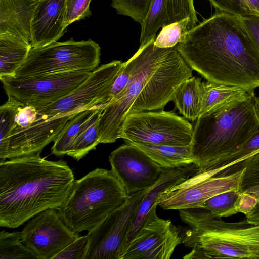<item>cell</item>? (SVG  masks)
I'll list each match as a JSON object with an SVG mask.
<instances>
[{
  "mask_svg": "<svg viewBox=\"0 0 259 259\" xmlns=\"http://www.w3.org/2000/svg\"><path fill=\"white\" fill-rule=\"evenodd\" d=\"M155 38L140 46L123 63L100 117V143L121 138L123 122L130 113L162 109L172 101L178 87L192 76V69L177 45L158 48L154 45Z\"/></svg>",
  "mask_w": 259,
  "mask_h": 259,
  "instance_id": "obj_1",
  "label": "cell"
},
{
  "mask_svg": "<svg viewBox=\"0 0 259 259\" xmlns=\"http://www.w3.org/2000/svg\"><path fill=\"white\" fill-rule=\"evenodd\" d=\"M177 48L208 81L247 92L259 87V48L240 17L216 13L192 28Z\"/></svg>",
  "mask_w": 259,
  "mask_h": 259,
  "instance_id": "obj_2",
  "label": "cell"
},
{
  "mask_svg": "<svg viewBox=\"0 0 259 259\" xmlns=\"http://www.w3.org/2000/svg\"><path fill=\"white\" fill-rule=\"evenodd\" d=\"M40 152L0 163V226L16 228L41 212L58 210L75 180L63 159L50 161Z\"/></svg>",
  "mask_w": 259,
  "mask_h": 259,
  "instance_id": "obj_3",
  "label": "cell"
},
{
  "mask_svg": "<svg viewBox=\"0 0 259 259\" xmlns=\"http://www.w3.org/2000/svg\"><path fill=\"white\" fill-rule=\"evenodd\" d=\"M199 208L179 210L189 227L180 234L182 243L191 248L185 259H259V225L246 219L229 223Z\"/></svg>",
  "mask_w": 259,
  "mask_h": 259,
  "instance_id": "obj_4",
  "label": "cell"
},
{
  "mask_svg": "<svg viewBox=\"0 0 259 259\" xmlns=\"http://www.w3.org/2000/svg\"><path fill=\"white\" fill-rule=\"evenodd\" d=\"M254 91L229 107L199 117L191 143L197 172L207 171L247 142L259 128Z\"/></svg>",
  "mask_w": 259,
  "mask_h": 259,
  "instance_id": "obj_5",
  "label": "cell"
},
{
  "mask_svg": "<svg viewBox=\"0 0 259 259\" xmlns=\"http://www.w3.org/2000/svg\"><path fill=\"white\" fill-rule=\"evenodd\" d=\"M129 196L111 170L97 168L75 181L67 200L57 210L65 224L79 234L94 228Z\"/></svg>",
  "mask_w": 259,
  "mask_h": 259,
  "instance_id": "obj_6",
  "label": "cell"
},
{
  "mask_svg": "<svg viewBox=\"0 0 259 259\" xmlns=\"http://www.w3.org/2000/svg\"><path fill=\"white\" fill-rule=\"evenodd\" d=\"M101 48L95 41H55L32 47L25 62L16 71L15 77L26 78L40 74L87 71L96 69L100 62Z\"/></svg>",
  "mask_w": 259,
  "mask_h": 259,
  "instance_id": "obj_7",
  "label": "cell"
},
{
  "mask_svg": "<svg viewBox=\"0 0 259 259\" xmlns=\"http://www.w3.org/2000/svg\"><path fill=\"white\" fill-rule=\"evenodd\" d=\"M193 131L188 121L172 112L139 111L126 116L121 138L151 144L185 146L191 144Z\"/></svg>",
  "mask_w": 259,
  "mask_h": 259,
  "instance_id": "obj_8",
  "label": "cell"
},
{
  "mask_svg": "<svg viewBox=\"0 0 259 259\" xmlns=\"http://www.w3.org/2000/svg\"><path fill=\"white\" fill-rule=\"evenodd\" d=\"M91 72L73 71L40 74L26 78L0 77L7 96L37 110L65 96L90 75Z\"/></svg>",
  "mask_w": 259,
  "mask_h": 259,
  "instance_id": "obj_9",
  "label": "cell"
},
{
  "mask_svg": "<svg viewBox=\"0 0 259 259\" xmlns=\"http://www.w3.org/2000/svg\"><path fill=\"white\" fill-rule=\"evenodd\" d=\"M149 188L130 195L123 204L88 231L84 259H120L132 222Z\"/></svg>",
  "mask_w": 259,
  "mask_h": 259,
  "instance_id": "obj_10",
  "label": "cell"
},
{
  "mask_svg": "<svg viewBox=\"0 0 259 259\" xmlns=\"http://www.w3.org/2000/svg\"><path fill=\"white\" fill-rule=\"evenodd\" d=\"M120 60L98 66L88 77L70 93L54 103L37 110L46 117L75 114L110 101L112 85L123 65Z\"/></svg>",
  "mask_w": 259,
  "mask_h": 259,
  "instance_id": "obj_11",
  "label": "cell"
},
{
  "mask_svg": "<svg viewBox=\"0 0 259 259\" xmlns=\"http://www.w3.org/2000/svg\"><path fill=\"white\" fill-rule=\"evenodd\" d=\"M243 169L222 176H213L208 171L196 172L162 194L158 206L167 210L198 208L213 196L232 190H239Z\"/></svg>",
  "mask_w": 259,
  "mask_h": 259,
  "instance_id": "obj_12",
  "label": "cell"
},
{
  "mask_svg": "<svg viewBox=\"0 0 259 259\" xmlns=\"http://www.w3.org/2000/svg\"><path fill=\"white\" fill-rule=\"evenodd\" d=\"M57 210H45L28 221L21 232V239L39 259L54 257L77 238L63 222Z\"/></svg>",
  "mask_w": 259,
  "mask_h": 259,
  "instance_id": "obj_13",
  "label": "cell"
},
{
  "mask_svg": "<svg viewBox=\"0 0 259 259\" xmlns=\"http://www.w3.org/2000/svg\"><path fill=\"white\" fill-rule=\"evenodd\" d=\"M109 160L111 170L128 195L152 185L163 168L142 150L126 143L114 150Z\"/></svg>",
  "mask_w": 259,
  "mask_h": 259,
  "instance_id": "obj_14",
  "label": "cell"
},
{
  "mask_svg": "<svg viewBox=\"0 0 259 259\" xmlns=\"http://www.w3.org/2000/svg\"><path fill=\"white\" fill-rule=\"evenodd\" d=\"M181 243L178 228L157 215L128 244L120 259H169Z\"/></svg>",
  "mask_w": 259,
  "mask_h": 259,
  "instance_id": "obj_15",
  "label": "cell"
},
{
  "mask_svg": "<svg viewBox=\"0 0 259 259\" xmlns=\"http://www.w3.org/2000/svg\"><path fill=\"white\" fill-rule=\"evenodd\" d=\"M76 114L53 117L38 114L36 120L29 125L15 126L9 137L7 158L41 152L48 144L55 141L67 122Z\"/></svg>",
  "mask_w": 259,
  "mask_h": 259,
  "instance_id": "obj_16",
  "label": "cell"
},
{
  "mask_svg": "<svg viewBox=\"0 0 259 259\" xmlns=\"http://www.w3.org/2000/svg\"><path fill=\"white\" fill-rule=\"evenodd\" d=\"M198 170L193 163L174 168H163L161 176L148 188L137 210L126 238L123 253L141 230L157 216L156 208L162 194L183 183Z\"/></svg>",
  "mask_w": 259,
  "mask_h": 259,
  "instance_id": "obj_17",
  "label": "cell"
},
{
  "mask_svg": "<svg viewBox=\"0 0 259 259\" xmlns=\"http://www.w3.org/2000/svg\"><path fill=\"white\" fill-rule=\"evenodd\" d=\"M189 17L198 20L193 0H151L141 24L140 46L155 37L160 27Z\"/></svg>",
  "mask_w": 259,
  "mask_h": 259,
  "instance_id": "obj_18",
  "label": "cell"
},
{
  "mask_svg": "<svg viewBox=\"0 0 259 259\" xmlns=\"http://www.w3.org/2000/svg\"><path fill=\"white\" fill-rule=\"evenodd\" d=\"M65 19V0L39 1L31 22L32 47L59 39L66 28Z\"/></svg>",
  "mask_w": 259,
  "mask_h": 259,
  "instance_id": "obj_19",
  "label": "cell"
},
{
  "mask_svg": "<svg viewBox=\"0 0 259 259\" xmlns=\"http://www.w3.org/2000/svg\"><path fill=\"white\" fill-rule=\"evenodd\" d=\"M38 2L0 0V34H12L31 44V22Z\"/></svg>",
  "mask_w": 259,
  "mask_h": 259,
  "instance_id": "obj_20",
  "label": "cell"
},
{
  "mask_svg": "<svg viewBox=\"0 0 259 259\" xmlns=\"http://www.w3.org/2000/svg\"><path fill=\"white\" fill-rule=\"evenodd\" d=\"M247 93L244 89L237 87L208 81H202L201 104L199 117L225 109L242 98Z\"/></svg>",
  "mask_w": 259,
  "mask_h": 259,
  "instance_id": "obj_21",
  "label": "cell"
},
{
  "mask_svg": "<svg viewBox=\"0 0 259 259\" xmlns=\"http://www.w3.org/2000/svg\"><path fill=\"white\" fill-rule=\"evenodd\" d=\"M124 141L142 150L163 168H174L193 163L190 145L174 146Z\"/></svg>",
  "mask_w": 259,
  "mask_h": 259,
  "instance_id": "obj_22",
  "label": "cell"
},
{
  "mask_svg": "<svg viewBox=\"0 0 259 259\" xmlns=\"http://www.w3.org/2000/svg\"><path fill=\"white\" fill-rule=\"evenodd\" d=\"M32 47L31 44L15 35L0 34V77H15Z\"/></svg>",
  "mask_w": 259,
  "mask_h": 259,
  "instance_id": "obj_23",
  "label": "cell"
},
{
  "mask_svg": "<svg viewBox=\"0 0 259 259\" xmlns=\"http://www.w3.org/2000/svg\"><path fill=\"white\" fill-rule=\"evenodd\" d=\"M202 81L192 76L182 82L176 91L172 101L180 113L191 121L199 117L202 98Z\"/></svg>",
  "mask_w": 259,
  "mask_h": 259,
  "instance_id": "obj_24",
  "label": "cell"
},
{
  "mask_svg": "<svg viewBox=\"0 0 259 259\" xmlns=\"http://www.w3.org/2000/svg\"><path fill=\"white\" fill-rule=\"evenodd\" d=\"M101 105L80 111L72 117L54 142L51 149L52 154L56 156L67 155L85 122Z\"/></svg>",
  "mask_w": 259,
  "mask_h": 259,
  "instance_id": "obj_25",
  "label": "cell"
},
{
  "mask_svg": "<svg viewBox=\"0 0 259 259\" xmlns=\"http://www.w3.org/2000/svg\"><path fill=\"white\" fill-rule=\"evenodd\" d=\"M258 153H259V128L244 144L222 158L206 171H214L219 176L239 171V167L244 161Z\"/></svg>",
  "mask_w": 259,
  "mask_h": 259,
  "instance_id": "obj_26",
  "label": "cell"
},
{
  "mask_svg": "<svg viewBox=\"0 0 259 259\" xmlns=\"http://www.w3.org/2000/svg\"><path fill=\"white\" fill-rule=\"evenodd\" d=\"M105 106L101 105L85 122L68 156L78 161L100 144L99 122Z\"/></svg>",
  "mask_w": 259,
  "mask_h": 259,
  "instance_id": "obj_27",
  "label": "cell"
},
{
  "mask_svg": "<svg viewBox=\"0 0 259 259\" xmlns=\"http://www.w3.org/2000/svg\"><path fill=\"white\" fill-rule=\"evenodd\" d=\"M8 97L0 107V163L7 158L9 137L16 124L19 111L24 105L13 97Z\"/></svg>",
  "mask_w": 259,
  "mask_h": 259,
  "instance_id": "obj_28",
  "label": "cell"
},
{
  "mask_svg": "<svg viewBox=\"0 0 259 259\" xmlns=\"http://www.w3.org/2000/svg\"><path fill=\"white\" fill-rule=\"evenodd\" d=\"M241 195L239 190L226 191L207 199L198 208L208 210L217 217H229L239 212Z\"/></svg>",
  "mask_w": 259,
  "mask_h": 259,
  "instance_id": "obj_29",
  "label": "cell"
},
{
  "mask_svg": "<svg viewBox=\"0 0 259 259\" xmlns=\"http://www.w3.org/2000/svg\"><path fill=\"white\" fill-rule=\"evenodd\" d=\"M198 21L189 17L162 27L155 39V46L160 48H169L183 42L188 32L197 25Z\"/></svg>",
  "mask_w": 259,
  "mask_h": 259,
  "instance_id": "obj_30",
  "label": "cell"
},
{
  "mask_svg": "<svg viewBox=\"0 0 259 259\" xmlns=\"http://www.w3.org/2000/svg\"><path fill=\"white\" fill-rule=\"evenodd\" d=\"M39 259L21 239V232H0V259Z\"/></svg>",
  "mask_w": 259,
  "mask_h": 259,
  "instance_id": "obj_31",
  "label": "cell"
},
{
  "mask_svg": "<svg viewBox=\"0 0 259 259\" xmlns=\"http://www.w3.org/2000/svg\"><path fill=\"white\" fill-rule=\"evenodd\" d=\"M151 0H112L111 6L118 14L131 17L142 23L149 9Z\"/></svg>",
  "mask_w": 259,
  "mask_h": 259,
  "instance_id": "obj_32",
  "label": "cell"
},
{
  "mask_svg": "<svg viewBox=\"0 0 259 259\" xmlns=\"http://www.w3.org/2000/svg\"><path fill=\"white\" fill-rule=\"evenodd\" d=\"M217 13L238 17L258 15L259 12L248 0H208Z\"/></svg>",
  "mask_w": 259,
  "mask_h": 259,
  "instance_id": "obj_33",
  "label": "cell"
},
{
  "mask_svg": "<svg viewBox=\"0 0 259 259\" xmlns=\"http://www.w3.org/2000/svg\"><path fill=\"white\" fill-rule=\"evenodd\" d=\"M243 168L239 189L240 193L259 186V153L244 161L240 164L239 170Z\"/></svg>",
  "mask_w": 259,
  "mask_h": 259,
  "instance_id": "obj_34",
  "label": "cell"
},
{
  "mask_svg": "<svg viewBox=\"0 0 259 259\" xmlns=\"http://www.w3.org/2000/svg\"><path fill=\"white\" fill-rule=\"evenodd\" d=\"M91 0H65V24L67 27L73 22L89 17Z\"/></svg>",
  "mask_w": 259,
  "mask_h": 259,
  "instance_id": "obj_35",
  "label": "cell"
},
{
  "mask_svg": "<svg viewBox=\"0 0 259 259\" xmlns=\"http://www.w3.org/2000/svg\"><path fill=\"white\" fill-rule=\"evenodd\" d=\"M88 246V237L79 236L53 259H84Z\"/></svg>",
  "mask_w": 259,
  "mask_h": 259,
  "instance_id": "obj_36",
  "label": "cell"
},
{
  "mask_svg": "<svg viewBox=\"0 0 259 259\" xmlns=\"http://www.w3.org/2000/svg\"><path fill=\"white\" fill-rule=\"evenodd\" d=\"M37 116V111L35 108L24 105L19 111L15 126H27L34 121Z\"/></svg>",
  "mask_w": 259,
  "mask_h": 259,
  "instance_id": "obj_37",
  "label": "cell"
},
{
  "mask_svg": "<svg viewBox=\"0 0 259 259\" xmlns=\"http://www.w3.org/2000/svg\"><path fill=\"white\" fill-rule=\"evenodd\" d=\"M240 17L244 25L259 48V15Z\"/></svg>",
  "mask_w": 259,
  "mask_h": 259,
  "instance_id": "obj_38",
  "label": "cell"
},
{
  "mask_svg": "<svg viewBox=\"0 0 259 259\" xmlns=\"http://www.w3.org/2000/svg\"><path fill=\"white\" fill-rule=\"evenodd\" d=\"M245 219L249 223L259 225V206H254L246 214Z\"/></svg>",
  "mask_w": 259,
  "mask_h": 259,
  "instance_id": "obj_39",
  "label": "cell"
},
{
  "mask_svg": "<svg viewBox=\"0 0 259 259\" xmlns=\"http://www.w3.org/2000/svg\"><path fill=\"white\" fill-rule=\"evenodd\" d=\"M254 105L256 113L259 118V96H255Z\"/></svg>",
  "mask_w": 259,
  "mask_h": 259,
  "instance_id": "obj_40",
  "label": "cell"
},
{
  "mask_svg": "<svg viewBox=\"0 0 259 259\" xmlns=\"http://www.w3.org/2000/svg\"><path fill=\"white\" fill-rule=\"evenodd\" d=\"M253 7L259 12V0H248Z\"/></svg>",
  "mask_w": 259,
  "mask_h": 259,
  "instance_id": "obj_41",
  "label": "cell"
},
{
  "mask_svg": "<svg viewBox=\"0 0 259 259\" xmlns=\"http://www.w3.org/2000/svg\"><path fill=\"white\" fill-rule=\"evenodd\" d=\"M38 1H41V0H38Z\"/></svg>",
  "mask_w": 259,
  "mask_h": 259,
  "instance_id": "obj_42",
  "label": "cell"
}]
</instances>
